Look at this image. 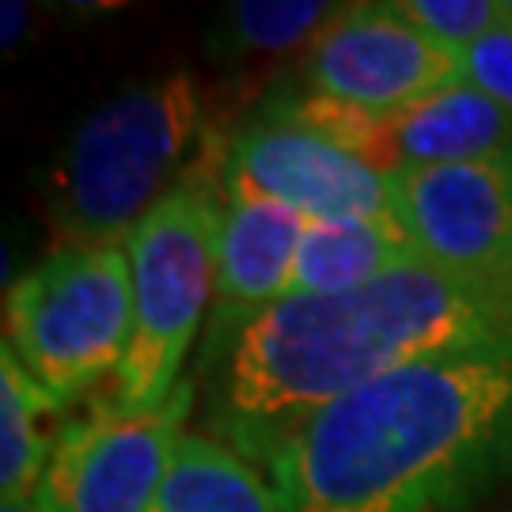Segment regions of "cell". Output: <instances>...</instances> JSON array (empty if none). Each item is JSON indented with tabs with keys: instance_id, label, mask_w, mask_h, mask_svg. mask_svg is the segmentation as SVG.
Segmentation results:
<instances>
[{
	"instance_id": "1",
	"label": "cell",
	"mask_w": 512,
	"mask_h": 512,
	"mask_svg": "<svg viewBox=\"0 0 512 512\" xmlns=\"http://www.w3.org/2000/svg\"><path fill=\"white\" fill-rule=\"evenodd\" d=\"M285 512H478L512 478V342L349 391L262 452Z\"/></svg>"
},
{
	"instance_id": "2",
	"label": "cell",
	"mask_w": 512,
	"mask_h": 512,
	"mask_svg": "<svg viewBox=\"0 0 512 512\" xmlns=\"http://www.w3.org/2000/svg\"><path fill=\"white\" fill-rule=\"evenodd\" d=\"M512 342V300L414 258L361 289L285 296L205 376V418L258 463L281 433L387 372Z\"/></svg>"
},
{
	"instance_id": "3",
	"label": "cell",
	"mask_w": 512,
	"mask_h": 512,
	"mask_svg": "<svg viewBox=\"0 0 512 512\" xmlns=\"http://www.w3.org/2000/svg\"><path fill=\"white\" fill-rule=\"evenodd\" d=\"M209 103L190 73L129 84L88 110L46 171L57 243H126L209 145Z\"/></svg>"
},
{
	"instance_id": "4",
	"label": "cell",
	"mask_w": 512,
	"mask_h": 512,
	"mask_svg": "<svg viewBox=\"0 0 512 512\" xmlns=\"http://www.w3.org/2000/svg\"><path fill=\"white\" fill-rule=\"evenodd\" d=\"M224 209L217 137L202 160L126 239L133 338L114 403L156 410L183 384V365L202 338L217 281V224Z\"/></svg>"
},
{
	"instance_id": "5",
	"label": "cell",
	"mask_w": 512,
	"mask_h": 512,
	"mask_svg": "<svg viewBox=\"0 0 512 512\" xmlns=\"http://www.w3.org/2000/svg\"><path fill=\"white\" fill-rule=\"evenodd\" d=\"M129 338L126 243H57L4 289V346L61 406L118 380Z\"/></svg>"
},
{
	"instance_id": "6",
	"label": "cell",
	"mask_w": 512,
	"mask_h": 512,
	"mask_svg": "<svg viewBox=\"0 0 512 512\" xmlns=\"http://www.w3.org/2000/svg\"><path fill=\"white\" fill-rule=\"evenodd\" d=\"M190 410L194 380H183L156 410L107 403L65 418L31 512H148L186 437Z\"/></svg>"
},
{
	"instance_id": "7",
	"label": "cell",
	"mask_w": 512,
	"mask_h": 512,
	"mask_svg": "<svg viewBox=\"0 0 512 512\" xmlns=\"http://www.w3.org/2000/svg\"><path fill=\"white\" fill-rule=\"evenodd\" d=\"M258 114L327 137L387 179L512 152V118L467 84L391 114H368L293 88L270 95Z\"/></svg>"
},
{
	"instance_id": "8",
	"label": "cell",
	"mask_w": 512,
	"mask_h": 512,
	"mask_svg": "<svg viewBox=\"0 0 512 512\" xmlns=\"http://www.w3.org/2000/svg\"><path fill=\"white\" fill-rule=\"evenodd\" d=\"M463 84V54L406 23L391 0L346 4L300 61V88L368 114L414 107Z\"/></svg>"
},
{
	"instance_id": "9",
	"label": "cell",
	"mask_w": 512,
	"mask_h": 512,
	"mask_svg": "<svg viewBox=\"0 0 512 512\" xmlns=\"http://www.w3.org/2000/svg\"><path fill=\"white\" fill-rule=\"evenodd\" d=\"M391 198L425 262L512 300V152L399 175Z\"/></svg>"
},
{
	"instance_id": "10",
	"label": "cell",
	"mask_w": 512,
	"mask_h": 512,
	"mask_svg": "<svg viewBox=\"0 0 512 512\" xmlns=\"http://www.w3.org/2000/svg\"><path fill=\"white\" fill-rule=\"evenodd\" d=\"M220 179L304 220L391 217V179L311 129L251 114L217 137Z\"/></svg>"
},
{
	"instance_id": "11",
	"label": "cell",
	"mask_w": 512,
	"mask_h": 512,
	"mask_svg": "<svg viewBox=\"0 0 512 512\" xmlns=\"http://www.w3.org/2000/svg\"><path fill=\"white\" fill-rule=\"evenodd\" d=\"M304 228L308 220L296 217L293 209L224 183L213 308L202 330V380L220 365L243 327H251L262 311L285 300Z\"/></svg>"
},
{
	"instance_id": "12",
	"label": "cell",
	"mask_w": 512,
	"mask_h": 512,
	"mask_svg": "<svg viewBox=\"0 0 512 512\" xmlns=\"http://www.w3.org/2000/svg\"><path fill=\"white\" fill-rule=\"evenodd\" d=\"M418 247L399 217H338L308 220L285 296H334L361 289L376 277L414 262Z\"/></svg>"
},
{
	"instance_id": "13",
	"label": "cell",
	"mask_w": 512,
	"mask_h": 512,
	"mask_svg": "<svg viewBox=\"0 0 512 512\" xmlns=\"http://www.w3.org/2000/svg\"><path fill=\"white\" fill-rule=\"evenodd\" d=\"M148 512H285L274 482L232 444L186 433Z\"/></svg>"
},
{
	"instance_id": "14",
	"label": "cell",
	"mask_w": 512,
	"mask_h": 512,
	"mask_svg": "<svg viewBox=\"0 0 512 512\" xmlns=\"http://www.w3.org/2000/svg\"><path fill=\"white\" fill-rule=\"evenodd\" d=\"M61 425V403L0 342V501L35 497Z\"/></svg>"
},
{
	"instance_id": "15",
	"label": "cell",
	"mask_w": 512,
	"mask_h": 512,
	"mask_svg": "<svg viewBox=\"0 0 512 512\" xmlns=\"http://www.w3.org/2000/svg\"><path fill=\"white\" fill-rule=\"evenodd\" d=\"M346 4L327 0H232L209 23V54L220 61L285 54L304 46L327 27Z\"/></svg>"
},
{
	"instance_id": "16",
	"label": "cell",
	"mask_w": 512,
	"mask_h": 512,
	"mask_svg": "<svg viewBox=\"0 0 512 512\" xmlns=\"http://www.w3.org/2000/svg\"><path fill=\"white\" fill-rule=\"evenodd\" d=\"M391 8L421 35L456 54L471 50L505 23V0H391Z\"/></svg>"
},
{
	"instance_id": "17",
	"label": "cell",
	"mask_w": 512,
	"mask_h": 512,
	"mask_svg": "<svg viewBox=\"0 0 512 512\" xmlns=\"http://www.w3.org/2000/svg\"><path fill=\"white\" fill-rule=\"evenodd\" d=\"M463 84L512 118V23H501L471 50H463Z\"/></svg>"
},
{
	"instance_id": "18",
	"label": "cell",
	"mask_w": 512,
	"mask_h": 512,
	"mask_svg": "<svg viewBox=\"0 0 512 512\" xmlns=\"http://www.w3.org/2000/svg\"><path fill=\"white\" fill-rule=\"evenodd\" d=\"M0 512H31V501H0Z\"/></svg>"
},
{
	"instance_id": "19",
	"label": "cell",
	"mask_w": 512,
	"mask_h": 512,
	"mask_svg": "<svg viewBox=\"0 0 512 512\" xmlns=\"http://www.w3.org/2000/svg\"><path fill=\"white\" fill-rule=\"evenodd\" d=\"M505 23H512V0H505Z\"/></svg>"
}]
</instances>
